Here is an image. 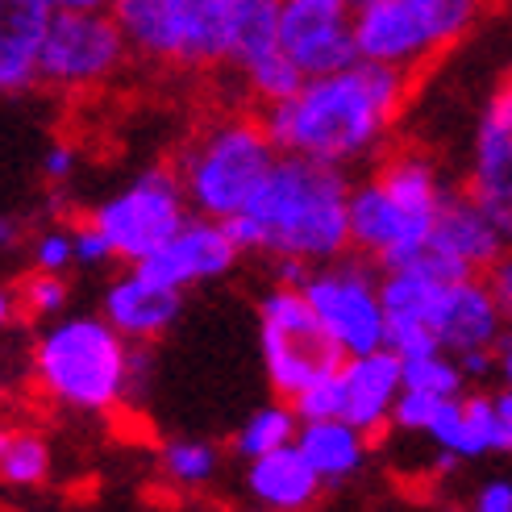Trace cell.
Returning a JSON list of instances; mask_svg holds the SVG:
<instances>
[{"label":"cell","mask_w":512,"mask_h":512,"mask_svg":"<svg viewBox=\"0 0 512 512\" xmlns=\"http://www.w3.org/2000/svg\"><path fill=\"white\" fill-rule=\"evenodd\" d=\"M134 342L100 313L55 317L30 350V375L38 392L80 417H109L130 404Z\"/></svg>","instance_id":"obj_4"},{"label":"cell","mask_w":512,"mask_h":512,"mask_svg":"<svg viewBox=\"0 0 512 512\" xmlns=\"http://www.w3.org/2000/svg\"><path fill=\"white\" fill-rule=\"evenodd\" d=\"M508 309L500 296L492 292L488 275H458L446 279L442 292V309H438V342L450 354H467V350H500L508 338Z\"/></svg>","instance_id":"obj_16"},{"label":"cell","mask_w":512,"mask_h":512,"mask_svg":"<svg viewBox=\"0 0 512 512\" xmlns=\"http://www.w3.org/2000/svg\"><path fill=\"white\" fill-rule=\"evenodd\" d=\"M492 400H496V454L512 458V388L492 392Z\"/></svg>","instance_id":"obj_37"},{"label":"cell","mask_w":512,"mask_h":512,"mask_svg":"<svg viewBox=\"0 0 512 512\" xmlns=\"http://www.w3.org/2000/svg\"><path fill=\"white\" fill-rule=\"evenodd\" d=\"M159 471L171 488L179 492H200L209 488L221 471V450L213 442H200V438H175L163 446L159 454Z\"/></svg>","instance_id":"obj_27"},{"label":"cell","mask_w":512,"mask_h":512,"mask_svg":"<svg viewBox=\"0 0 512 512\" xmlns=\"http://www.w3.org/2000/svg\"><path fill=\"white\" fill-rule=\"evenodd\" d=\"M55 471V454L38 429H5L0 433V483L13 492H34Z\"/></svg>","instance_id":"obj_24"},{"label":"cell","mask_w":512,"mask_h":512,"mask_svg":"<svg viewBox=\"0 0 512 512\" xmlns=\"http://www.w3.org/2000/svg\"><path fill=\"white\" fill-rule=\"evenodd\" d=\"M446 400L442 396H429V392H413V388H404L400 400H396V417H392V429L400 433H425L429 421L438 417V408Z\"/></svg>","instance_id":"obj_32"},{"label":"cell","mask_w":512,"mask_h":512,"mask_svg":"<svg viewBox=\"0 0 512 512\" xmlns=\"http://www.w3.org/2000/svg\"><path fill=\"white\" fill-rule=\"evenodd\" d=\"M229 229L246 254L263 259H304L309 267L342 259L350 250V184L342 167L304 155H279Z\"/></svg>","instance_id":"obj_2"},{"label":"cell","mask_w":512,"mask_h":512,"mask_svg":"<svg viewBox=\"0 0 512 512\" xmlns=\"http://www.w3.org/2000/svg\"><path fill=\"white\" fill-rule=\"evenodd\" d=\"M242 254H246V250L238 246L229 221L192 213L184 225H179V234H175L163 250L150 254L146 263H138V267H146L150 275H159L163 284L188 292V288L213 284V279L229 275Z\"/></svg>","instance_id":"obj_14"},{"label":"cell","mask_w":512,"mask_h":512,"mask_svg":"<svg viewBox=\"0 0 512 512\" xmlns=\"http://www.w3.org/2000/svg\"><path fill=\"white\" fill-rule=\"evenodd\" d=\"M279 155L284 150L271 142L263 117H221L184 146L175 171L192 213L229 221L259 196Z\"/></svg>","instance_id":"obj_5"},{"label":"cell","mask_w":512,"mask_h":512,"mask_svg":"<svg viewBox=\"0 0 512 512\" xmlns=\"http://www.w3.org/2000/svg\"><path fill=\"white\" fill-rule=\"evenodd\" d=\"M488 284H492V292L500 296V304H504L508 317H512V246L488 267Z\"/></svg>","instance_id":"obj_38"},{"label":"cell","mask_w":512,"mask_h":512,"mask_svg":"<svg viewBox=\"0 0 512 512\" xmlns=\"http://www.w3.org/2000/svg\"><path fill=\"white\" fill-rule=\"evenodd\" d=\"M0 234H5V238H0V242H5V246H17V234H21V221L5 217V225H0Z\"/></svg>","instance_id":"obj_42"},{"label":"cell","mask_w":512,"mask_h":512,"mask_svg":"<svg viewBox=\"0 0 512 512\" xmlns=\"http://www.w3.org/2000/svg\"><path fill=\"white\" fill-rule=\"evenodd\" d=\"M421 438L433 442L438 454L454 458V463H471V458L496 454V400H492V392L450 396Z\"/></svg>","instance_id":"obj_20"},{"label":"cell","mask_w":512,"mask_h":512,"mask_svg":"<svg viewBox=\"0 0 512 512\" xmlns=\"http://www.w3.org/2000/svg\"><path fill=\"white\" fill-rule=\"evenodd\" d=\"M475 512H512V479H488L471 496Z\"/></svg>","instance_id":"obj_36"},{"label":"cell","mask_w":512,"mask_h":512,"mask_svg":"<svg viewBox=\"0 0 512 512\" xmlns=\"http://www.w3.org/2000/svg\"><path fill=\"white\" fill-rule=\"evenodd\" d=\"M75 175V146L71 142H50L42 150V179L50 188H63Z\"/></svg>","instance_id":"obj_35"},{"label":"cell","mask_w":512,"mask_h":512,"mask_svg":"<svg viewBox=\"0 0 512 512\" xmlns=\"http://www.w3.org/2000/svg\"><path fill=\"white\" fill-rule=\"evenodd\" d=\"M317 321L325 325L329 342L342 350V358L363 354L375 346H388V313H383V275L363 254L346 250L342 259L317 263L304 279Z\"/></svg>","instance_id":"obj_10"},{"label":"cell","mask_w":512,"mask_h":512,"mask_svg":"<svg viewBox=\"0 0 512 512\" xmlns=\"http://www.w3.org/2000/svg\"><path fill=\"white\" fill-rule=\"evenodd\" d=\"M279 46L304 75H325L358 59V30L350 0H284Z\"/></svg>","instance_id":"obj_13"},{"label":"cell","mask_w":512,"mask_h":512,"mask_svg":"<svg viewBox=\"0 0 512 512\" xmlns=\"http://www.w3.org/2000/svg\"><path fill=\"white\" fill-rule=\"evenodd\" d=\"M446 275L425 267L383 271V313H388V346L404 354L438 350V309H442ZM446 350V346H442Z\"/></svg>","instance_id":"obj_15"},{"label":"cell","mask_w":512,"mask_h":512,"mask_svg":"<svg viewBox=\"0 0 512 512\" xmlns=\"http://www.w3.org/2000/svg\"><path fill=\"white\" fill-rule=\"evenodd\" d=\"M50 9H109L113 0H46Z\"/></svg>","instance_id":"obj_41"},{"label":"cell","mask_w":512,"mask_h":512,"mask_svg":"<svg viewBox=\"0 0 512 512\" xmlns=\"http://www.w3.org/2000/svg\"><path fill=\"white\" fill-rule=\"evenodd\" d=\"M259 354L275 396L292 400L304 383L342 367V350L329 342L304 288L271 284L259 300Z\"/></svg>","instance_id":"obj_8"},{"label":"cell","mask_w":512,"mask_h":512,"mask_svg":"<svg viewBox=\"0 0 512 512\" xmlns=\"http://www.w3.org/2000/svg\"><path fill=\"white\" fill-rule=\"evenodd\" d=\"M404 388L450 400V396L467 392V375H463V367H458V354L438 346V350L404 354Z\"/></svg>","instance_id":"obj_28"},{"label":"cell","mask_w":512,"mask_h":512,"mask_svg":"<svg viewBox=\"0 0 512 512\" xmlns=\"http://www.w3.org/2000/svg\"><path fill=\"white\" fill-rule=\"evenodd\" d=\"M296 433H300V417H296L292 400H284V404H263V408H254V413L238 425L229 450H234L242 463H250V458H263V454H271V450L292 446Z\"/></svg>","instance_id":"obj_26"},{"label":"cell","mask_w":512,"mask_h":512,"mask_svg":"<svg viewBox=\"0 0 512 512\" xmlns=\"http://www.w3.org/2000/svg\"><path fill=\"white\" fill-rule=\"evenodd\" d=\"M475 21L479 0H371L354 9L358 59L413 75L425 59L463 42Z\"/></svg>","instance_id":"obj_7"},{"label":"cell","mask_w":512,"mask_h":512,"mask_svg":"<svg viewBox=\"0 0 512 512\" xmlns=\"http://www.w3.org/2000/svg\"><path fill=\"white\" fill-rule=\"evenodd\" d=\"M13 296H17V304H21V313L55 321V317L67 309V279L55 275V271H38V267H30V275L21 279Z\"/></svg>","instance_id":"obj_30"},{"label":"cell","mask_w":512,"mask_h":512,"mask_svg":"<svg viewBox=\"0 0 512 512\" xmlns=\"http://www.w3.org/2000/svg\"><path fill=\"white\" fill-rule=\"evenodd\" d=\"M325 492L321 475L309 467V458L300 454V446H284V450H271L263 458H250L246 463V496L271 508V512H304L313 508Z\"/></svg>","instance_id":"obj_19"},{"label":"cell","mask_w":512,"mask_h":512,"mask_svg":"<svg viewBox=\"0 0 512 512\" xmlns=\"http://www.w3.org/2000/svg\"><path fill=\"white\" fill-rule=\"evenodd\" d=\"M5 5H46V0H5ZM50 9V5H46Z\"/></svg>","instance_id":"obj_43"},{"label":"cell","mask_w":512,"mask_h":512,"mask_svg":"<svg viewBox=\"0 0 512 512\" xmlns=\"http://www.w3.org/2000/svg\"><path fill=\"white\" fill-rule=\"evenodd\" d=\"M512 134V75L492 92V100L483 105V117L475 125V138H508Z\"/></svg>","instance_id":"obj_34"},{"label":"cell","mask_w":512,"mask_h":512,"mask_svg":"<svg viewBox=\"0 0 512 512\" xmlns=\"http://www.w3.org/2000/svg\"><path fill=\"white\" fill-rule=\"evenodd\" d=\"M179 309H184V292L163 284L146 267L121 271L105 288V300H100V313L117 325V334H125L130 342H146V346L159 342L179 321Z\"/></svg>","instance_id":"obj_17"},{"label":"cell","mask_w":512,"mask_h":512,"mask_svg":"<svg viewBox=\"0 0 512 512\" xmlns=\"http://www.w3.org/2000/svg\"><path fill=\"white\" fill-rule=\"evenodd\" d=\"M292 408L300 421H329V417H342L346 413V383H342V367L317 375L313 383L292 396Z\"/></svg>","instance_id":"obj_29"},{"label":"cell","mask_w":512,"mask_h":512,"mask_svg":"<svg viewBox=\"0 0 512 512\" xmlns=\"http://www.w3.org/2000/svg\"><path fill=\"white\" fill-rule=\"evenodd\" d=\"M75 259H80V267H105V263L117 259L109 234H105V229H100L92 217L75 221Z\"/></svg>","instance_id":"obj_33"},{"label":"cell","mask_w":512,"mask_h":512,"mask_svg":"<svg viewBox=\"0 0 512 512\" xmlns=\"http://www.w3.org/2000/svg\"><path fill=\"white\" fill-rule=\"evenodd\" d=\"M508 246H512V229L467 188V192H450L446 196L425 254L417 263H408V267L438 271L446 279L488 275V267L500 259Z\"/></svg>","instance_id":"obj_12"},{"label":"cell","mask_w":512,"mask_h":512,"mask_svg":"<svg viewBox=\"0 0 512 512\" xmlns=\"http://www.w3.org/2000/svg\"><path fill=\"white\" fill-rule=\"evenodd\" d=\"M446 196L438 167L417 150L383 159L371 179L350 184V250L371 259L379 271L417 263Z\"/></svg>","instance_id":"obj_3"},{"label":"cell","mask_w":512,"mask_h":512,"mask_svg":"<svg viewBox=\"0 0 512 512\" xmlns=\"http://www.w3.org/2000/svg\"><path fill=\"white\" fill-rule=\"evenodd\" d=\"M130 55L175 63V67H217L234 50V0H113Z\"/></svg>","instance_id":"obj_6"},{"label":"cell","mask_w":512,"mask_h":512,"mask_svg":"<svg viewBox=\"0 0 512 512\" xmlns=\"http://www.w3.org/2000/svg\"><path fill=\"white\" fill-rule=\"evenodd\" d=\"M342 383H346L342 417L350 425H358L367 438L392 429L396 400L404 392V358L392 346H375V350L342 358Z\"/></svg>","instance_id":"obj_18"},{"label":"cell","mask_w":512,"mask_h":512,"mask_svg":"<svg viewBox=\"0 0 512 512\" xmlns=\"http://www.w3.org/2000/svg\"><path fill=\"white\" fill-rule=\"evenodd\" d=\"M367 433L350 425L346 417H329V421H300L296 446L309 458V467L321 475L325 488L354 479L367 463Z\"/></svg>","instance_id":"obj_22"},{"label":"cell","mask_w":512,"mask_h":512,"mask_svg":"<svg viewBox=\"0 0 512 512\" xmlns=\"http://www.w3.org/2000/svg\"><path fill=\"white\" fill-rule=\"evenodd\" d=\"M125 42L113 9H50L42 42V88L88 92L121 71Z\"/></svg>","instance_id":"obj_11"},{"label":"cell","mask_w":512,"mask_h":512,"mask_svg":"<svg viewBox=\"0 0 512 512\" xmlns=\"http://www.w3.org/2000/svg\"><path fill=\"white\" fill-rule=\"evenodd\" d=\"M458 367H463L467 383H483L496 375V350H467L458 354Z\"/></svg>","instance_id":"obj_39"},{"label":"cell","mask_w":512,"mask_h":512,"mask_svg":"<svg viewBox=\"0 0 512 512\" xmlns=\"http://www.w3.org/2000/svg\"><path fill=\"white\" fill-rule=\"evenodd\" d=\"M75 263V225H42L30 238V267L67 275Z\"/></svg>","instance_id":"obj_31"},{"label":"cell","mask_w":512,"mask_h":512,"mask_svg":"<svg viewBox=\"0 0 512 512\" xmlns=\"http://www.w3.org/2000/svg\"><path fill=\"white\" fill-rule=\"evenodd\" d=\"M471 192L512 229V134L508 138H475Z\"/></svg>","instance_id":"obj_25"},{"label":"cell","mask_w":512,"mask_h":512,"mask_svg":"<svg viewBox=\"0 0 512 512\" xmlns=\"http://www.w3.org/2000/svg\"><path fill=\"white\" fill-rule=\"evenodd\" d=\"M408 71L354 59L350 67L309 75L288 100L263 105V125L284 155L350 167L379 150L404 109Z\"/></svg>","instance_id":"obj_1"},{"label":"cell","mask_w":512,"mask_h":512,"mask_svg":"<svg viewBox=\"0 0 512 512\" xmlns=\"http://www.w3.org/2000/svg\"><path fill=\"white\" fill-rule=\"evenodd\" d=\"M46 5H9L0 21V92L25 96L42 88V42H46Z\"/></svg>","instance_id":"obj_21"},{"label":"cell","mask_w":512,"mask_h":512,"mask_svg":"<svg viewBox=\"0 0 512 512\" xmlns=\"http://www.w3.org/2000/svg\"><path fill=\"white\" fill-rule=\"evenodd\" d=\"M496 379L500 388H512V338H504L496 350Z\"/></svg>","instance_id":"obj_40"},{"label":"cell","mask_w":512,"mask_h":512,"mask_svg":"<svg viewBox=\"0 0 512 512\" xmlns=\"http://www.w3.org/2000/svg\"><path fill=\"white\" fill-rule=\"evenodd\" d=\"M279 9H284V0H234V50H229V63L242 75L284 55V46H279Z\"/></svg>","instance_id":"obj_23"},{"label":"cell","mask_w":512,"mask_h":512,"mask_svg":"<svg viewBox=\"0 0 512 512\" xmlns=\"http://www.w3.org/2000/svg\"><path fill=\"white\" fill-rule=\"evenodd\" d=\"M350 5H354V9H363V5H371V0H350Z\"/></svg>","instance_id":"obj_44"},{"label":"cell","mask_w":512,"mask_h":512,"mask_svg":"<svg viewBox=\"0 0 512 512\" xmlns=\"http://www.w3.org/2000/svg\"><path fill=\"white\" fill-rule=\"evenodd\" d=\"M88 217L109 234L117 263L138 267L179 234V225L192 217V204L175 167H146L125 188L100 200Z\"/></svg>","instance_id":"obj_9"}]
</instances>
